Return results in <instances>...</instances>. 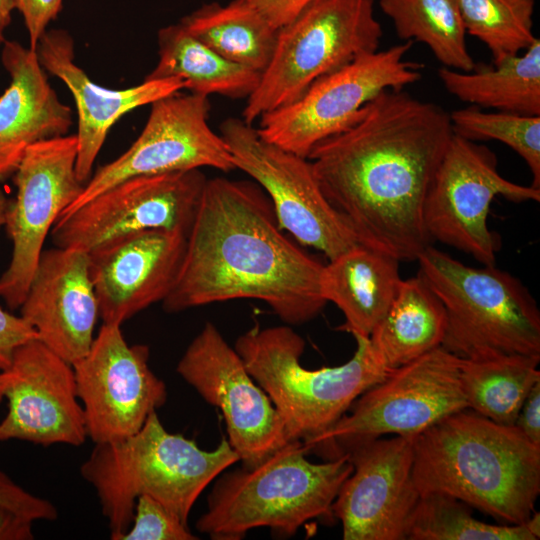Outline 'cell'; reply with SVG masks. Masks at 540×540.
I'll use <instances>...</instances> for the list:
<instances>
[{
    "label": "cell",
    "instance_id": "cell-1",
    "mask_svg": "<svg viewBox=\"0 0 540 540\" xmlns=\"http://www.w3.org/2000/svg\"><path fill=\"white\" fill-rule=\"evenodd\" d=\"M449 114L404 91L370 101L346 130L308 156L328 202L359 244L399 262L432 245L424 223L431 182L453 135Z\"/></svg>",
    "mask_w": 540,
    "mask_h": 540
},
{
    "label": "cell",
    "instance_id": "cell-2",
    "mask_svg": "<svg viewBox=\"0 0 540 540\" xmlns=\"http://www.w3.org/2000/svg\"><path fill=\"white\" fill-rule=\"evenodd\" d=\"M324 264L286 237L265 191L252 181L207 179L187 234L166 312L235 299L265 302L288 324L325 307Z\"/></svg>",
    "mask_w": 540,
    "mask_h": 540
},
{
    "label": "cell",
    "instance_id": "cell-3",
    "mask_svg": "<svg viewBox=\"0 0 540 540\" xmlns=\"http://www.w3.org/2000/svg\"><path fill=\"white\" fill-rule=\"evenodd\" d=\"M413 453L420 494H448L505 524H523L535 511L540 447L516 426L466 408L416 436Z\"/></svg>",
    "mask_w": 540,
    "mask_h": 540
},
{
    "label": "cell",
    "instance_id": "cell-4",
    "mask_svg": "<svg viewBox=\"0 0 540 540\" xmlns=\"http://www.w3.org/2000/svg\"><path fill=\"white\" fill-rule=\"evenodd\" d=\"M237 461L228 440L202 450L195 441L168 432L153 412L135 434L95 443L80 473L95 488L110 538L118 540L132 523L140 495L156 499L188 524L203 490Z\"/></svg>",
    "mask_w": 540,
    "mask_h": 540
},
{
    "label": "cell",
    "instance_id": "cell-5",
    "mask_svg": "<svg viewBox=\"0 0 540 540\" xmlns=\"http://www.w3.org/2000/svg\"><path fill=\"white\" fill-rule=\"evenodd\" d=\"M300 440H290L253 467L221 473L196 528L215 540H238L268 527L293 535L305 522L333 516L337 493L353 471L347 453L313 463Z\"/></svg>",
    "mask_w": 540,
    "mask_h": 540
},
{
    "label": "cell",
    "instance_id": "cell-6",
    "mask_svg": "<svg viewBox=\"0 0 540 540\" xmlns=\"http://www.w3.org/2000/svg\"><path fill=\"white\" fill-rule=\"evenodd\" d=\"M354 338L351 359L320 369L301 364L305 342L289 326H256L237 338L234 349L277 409L289 440L305 446L313 443L390 372L379 362L368 337Z\"/></svg>",
    "mask_w": 540,
    "mask_h": 540
},
{
    "label": "cell",
    "instance_id": "cell-7",
    "mask_svg": "<svg viewBox=\"0 0 540 540\" xmlns=\"http://www.w3.org/2000/svg\"><path fill=\"white\" fill-rule=\"evenodd\" d=\"M417 261L445 309L444 349L465 359L540 358V312L518 278L495 264L467 266L432 245Z\"/></svg>",
    "mask_w": 540,
    "mask_h": 540
},
{
    "label": "cell",
    "instance_id": "cell-8",
    "mask_svg": "<svg viewBox=\"0 0 540 540\" xmlns=\"http://www.w3.org/2000/svg\"><path fill=\"white\" fill-rule=\"evenodd\" d=\"M382 35L373 0H312L278 29L271 60L246 100L242 119L253 125L295 101L316 80L377 51Z\"/></svg>",
    "mask_w": 540,
    "mask_h": 540
},
{
    "label": "cell",
    "instance_id": "cell-9",
    "mask_svg": "<svg viewBox=\"0 0 540 540\" xmlns=\"http://www.w3.org/2000/svg\"><path fill=\"white\" fill-rule=\"evenodd\" d=\"M460 357L438 347L391 370L363 392L307 452L327 460L384 435L415 438L446 416L468 408L460 381Z\"/></svg>",
    "mask_w": 540,
    "mask_h": 540
},
{
    "label": "cell",
    "instance_id": "cell-10",
    "mask_svg": "<svg viewBox=\"0 0 540 540\" xmlns=\"http://www.w3.org/2000/svg\"><path fill=\"white\" fill-rule=\"evenodd\" d=\"M413 41L358 56L316 80L295 101L263 114L258 134L308 158L322 141L346 130L382 91L404 89L422 77L421 65L406 56Z\"/></svg>",
    "mask_w": 540,
    "mask_h": 540
},
{
    "label": "cell",
    "instance_id": "cell-11",
    "mask_svg": "<svg viewBox=\"0 0 540 540\" xmlns=\"http://www.w3.org/2000/svg\"><path fill=\"white\" fill-rule=\"evenodd\" d=\"M497 196L518 203L539 202L540 189L507 180L488 147L453 133L424 204L431 240L463 251L483 265H494L500 243L487 219Z\"/></svg>",
    "mask_w": 540,
    "mask_h": 540
},
{
    "label": "cell",
    "instance_id": "cell-12",
    "mask_svg": "<svg viewBox=\"0 0 540 540\" xmlns=\"http://www.w3.org/2000/svg\"><path fill=\"white\" fill-rule=\"evenodd\" d=\"M219 134L235 168L265 191L280 227L298 244L322 252L328 260L359 244L326 199L307 158L266 141L242 118L224 120Z\"/></svg>",
    "mask_w": 540,
    "mask_h": 540
},
{
    "label": "cell",
    "instance_id": "cell-13",
    "mask_svg": "<svg viewBox=\"0 0 540 540\" xmlns=\"http://www.w3.org/2000/svg\"><path fill=\"white\" fill-rule=\"evenodd\" d=\"M76 159L75 134L50 138L30 146L13 174L16 196L4 226L12 253L0 276V298L12 310L26 297L48 234L83 191Z\"/></svg>",
    "mask_w": 540,
    "mask_h": 540
},
{
    "label": "cell",
    "instance_id": "cell-14",
    "mask_svg": "<svg viewBox=\"0 0 540 540\" xmlns=\"http://www.w3.org/2000/svg\"><path fill=\"white\" fill-rule=\"evenodd\" d=\"M206 180L200 169L128 178L61 215L51 239L56 247L90 253L111 240L148 229L187 235Z\"/></svg>",
    "mask_w": 540,
    "mask_h": 540
},
{
    "label": "cell",
    "instance_id": "cell-15",
    "mask_svg": "<svg viewBox=\"0 0 540 540\" xmlns=\"http://www.w3.org/2000/svg\"><path fill=\"white\" fill-rule=\"evenodd\" d=\"M209 112L208 96L191 92H178L153 102L136 140L91 175L80 196L62 215L128 178L203 167L235 170L225 141L209 125Z\"/></svg>",
    "mask_w": 540,
    "mask_h": 540
},
{
    "label": "cell",
    "instance_id": "cell-16",
    "mask_svg": "<svg viewBox=\"0 0 540 540\" xmlns=\"http://www.w3.org/2000/svg\"><path fill=\"white\" fill-rule=\"evenodd\" d=\"M149 355L148 346L127 343L121 325L103 323L89 351L72 364L94 443L135 434L165 404L166 385L151 370Z\"/></svg>",
    "mask_w": 540,
    "mask_h": 540
},
{
    "label": "cell",
    "instance_id": "cell-17",
    "mask_svg": "<svg viewBox=\"0 0 540 540\" xmlns=\"http://www.w3.org/2000/svg\"><path fill=\"white\" fill-rule=\"evenodd\" d=\"M176 370L206 402L221 410L228 442L242 466L258 465L290 441L269 396L211 322L190 342Z\"/></svg>",
    "mask_w": 540,
    "mask_h": 540
},
{
    "label": "cell",
    "instance_id": "cell-18",
    "mask_svg": "<svg viewBox=\"0 0 540 540\" xmlns=\"http://www.w3.org/2000/svg\"><path fill=\"white\" fill-rule=\"evenodd\" d=\"M3 398L8 411L0 441L80 446L88 437L72 364L38 339L20 345L0 371V403Z\"/></svg>",
    "mask_w": 540,
    "mask_h": 540
},
{
    "label": "cell",
    "instance_id": "cell-19",
    "mask_svg": "<svg viewBox=\"0 0 540 540\" xmlns=\"http://www.w3.org/2000/svg\"><path fill=\"white\" fill-rule=\"evenodd\" d=\"M414 438H377L346 450L352 473L332 505L344 540H405L420 493L413 480Z\"/></svg>",
    "mask_w": 540,
    "mask_h": 540
},
{
    "label": "cell",
    "instance_id": "cell-20",
    "mask_svg": "<svg viewBox=\"0 0 540 540\" xmlns=\"http://www.w3.org/2000/svg\"><path fill=\"white\" fill-rule=\"evenodd\" d=\"M187 235L166 229L130 233L88 253L103 323L122 325L171 291Z\"/></svg>",
    "mask_w": 540,
    "mask_h": 540
},
{
    "label": "cell",
    "instance_id": "cell-21",
    "mask_svg": "<svg viewBox=\"0 0 540 540\" xmlns=\"http://www.w3.org/2000/svg\"><path fill=\"white\" fill-rule=\"evenodd\" d=\"M20 310L52 352L70 364L82 358L99 317L88 253L56 246L44 250Z\"/></svg>",
    "mask_w": 540,
    "mask_h": 540
},
{
    "label": "cell",
    "instance_id": "cell-22",
    "mask_svg": "<svg viewBox=\"0 0 540 540\" xmlns=\"http://www.w3.org/2000/svg\"><path fill=\"white\" fill-rule=\"evenodd\" d=\"M36 53L46 72L70 90L77 110V159L79 180L86 183L112 126L125 114L163 97L181 92L186 84L179 78L144 80L141 84L110 89L93 82L75 61L74 41L63 29H48Z\"/></svg>",
    "mask_w": 540,
    "mask_h": 540
},
{
    "label": "cell",
    "instance_id": "cell-23",
    "mask_svg": "<svg viewBox=\"0 0 540 540\" xmlns=\"http://www.w3.org/2000/svg\"><path fill=\"white\" fill-rule=\"evenodd\" d=\"M10 82L0 96V180L13 175L33 144L67 135L72 110L50 85L36 50L17 41L2 44Z\"/></svg>",
    "mask_w": 540,
    "mask_h": 540
},
{
    "label": "cell",
    "instance_id": "cell-24",
    "mask_svg": "<svg viewBox=\"0 0 540 540\" xmlns=\"http://www.w3.org/2000/svg\"><path fill=\"white\" fill-rule=\"evenodd\" d=\"M328 261L320 289L324 300L345 317L338 329L369 338L398 291L399 261L361 244Z\"/></svg>",
    "mask_w": 540,
    "mask_h": 540
},
{
    "label": "cell",
    "instance_id": "cell-25",
    "mask_svg": "<svg viewBox=\"0 0 540 540\" xmlns=\"http://www.w3.org/2000/svg\"><path fill=\"white\" fill-rule=\"evenodd\" d=\"M446 325L443 304L417 274L401 280L369 340L379 362L391 371L441 347Z\"/></svg>",
    "mask_w": 540,
    "mask_h": 540
},
{
    "label": "cell",
    "instance_id": "cell-26",
    "mask_svg": "<svg viewBox=\"0 0 540 540\" xmlns=\"http://www.w3.org/2000/svg\"><path fill=\"white\" fill-rule=\"evenodd\" d=\"M158 62L144 80L182 79L191 93L240 99L256 89L261 73L231 62L191 35L179 22L157 33Z\"/></svg>",
    "mask_w": 540,
    "mask_h": 540
},
{
    "label": "cell",
    "instance_id": "cell-27",
    "mask_svg": "<svg viewBox=\"0 0 540 540\" xmlns=\"http://www.w3.org/2000/svg\"><path fill=\"white\" fill-rule=\"evenodd\" d=\"M438 76L448 93L472 106L540 116L539 38L499 64H476L469 72L442 67Z\"/></svg>",
    "mask_w": 540,
    "mask_h": 540
},
{
    "label": "cell",
    "instance_id": "cell-28",
    "mask_svg": "<svg viewBox=\"0 0 540 540\" xmlns=\"http://www.w3.org/2000/svg\"><path fill=\"white\" fill-rule=\"evenodd\" d=\"M179 23L225 59L259 73L271 60L278 32L242 0L205 3Z\"/></svg>",
    "mask_w": 540,
    "mask_h": 540
},
{
    "label": "cell",
    "instance_id": "cell-29",
    "mask_svg": "<svg viewBox=\"0 0 540 540\" xmlns=\"http://www.w3.org/2000/svg\"><path fill=\"white\" fill-rule=\"evenodd\" d=\"M539 362V357L526 355L460 358L468 408L496 423L514 426L525 398L540 382Z\"/></svg>",
    "mask_w": 540,
    "mask_h": 540
},
{
    "label": "cell",
    "instance_id": "cell-30",
    "mask_svg": "<svg viewBox=\"0 0 540 540\" xmlns=\"http://www.w3.org/2000/svg\"><path fill=\"white\" fill-rule=\"evenodd\" d=\"M379 6L400 39L424 43L443 67L464 72L475 67L458 0H379Z\"/></svg>",
    "mask_w": 540,
    "mask_h": 540
},
{
    "label": "cell",
    "instance_id": "cell-31",
    "mask_svg": "<svg viewBox=\"0 0 540 540\" xmlns=\"http://www.w3.org/2000/svg\"><path fill=\"white\" fill-rule=\"evenodd\" d=\"M540 514L523 524H490L475 518L471 507L444 493L420 494L410 517L408 540H536Z\"/></svg>",
    "mask_w": 540,
    "mask_h": 540
},
{
    "label": "cell",
    "instance_id": "cell-32",
    "mask_svg": "<svg viewBox=\"0 0 540 540\" xmlns=\"http://www.w3.org/2000/svg\"><path fill=\"white\" fill-rule=\"evenodd\" d=\"M466 33L489 49L493 64L518 55L537 39L535 0H458Z\"/></svg>",
    "mask_w": 540,
    "mask_h": 540
},
{
    "label": "cell",
    "instance_id": "cell-33",
    "mask_svg": "<svg viewBox=\"0 0 540 540\" xmlns=\"http://www.w3.org/2000/svg\"><path fill=\"white\" fill-rule=\"evenodd\" d=\"M449 116L454 133L472 141L497 140L513 149L530 169L531 186L540 189V116L486 112L476 106Z\"/></svg>",
    "mask_w": 540,
    "mask_h": 540
},
{
    "label": "cell",
    "instance_id": "cell-34",
    "mask_svg": "<svg viewBox=\"0 0 540 540\" xmlns=\"http://www.w3.org/2000/svg\"><path fill=\"white\" fill-rule=\"evenodd\" d=\"M188 524L148 495L137 497L129 529L118 540H194Z\"/></svg>",
    "mask_w": 540,
    "mask_h": 540
},
{
    "label": "cell",
    "instance_id": "cell-35",
    "mask_svg": "<svg viewBox=\"0 0 540 540\" xmlns=\"http://www.w3.org/2000/svg\"><path fill=\"white\" fill-rule=\"evenodd\" d=\"M0 505L31 522L54 521L58 517V511L50 501L27 492L2 471H0Z\"/></svg>",
    "mask_w": 540,
    "mask_h": 540
},
{
    "label": "cell",
    "instance_id": "cell-36",
    "mask_svg": "<svg viewBox=\"0 0 540 540\" xmlns=\"http://www.w3.org/2000/svg\"><path fill=\"white\" fill-rule=\"evenodd\" d=\"M63 0H15L29 38V48L36 50L42 35L62 10Z\"/></svg>",
    "mask_w": 540,
    "mask_h": 540
},
{
    "label": "cell",
    "instance_id": "cell-37",
    "mask_svg": "<svg viewBox=\"0 0 540 540\" xmlns=\"http://www.w3.org/2000/svg\"><path fill=\"white\" fill-rule=\"evenodd\" d=\"M37 339L35 330L21 317L0 308V369L7 368L15 350Z\"/></svg>",
    "mask_w": 540,
    "mask_h": 540
},
{
    "label": "cell",
    "instance_id": "cell-38",
    "mask_svg": "<svg viewBox=\"0 0 540 540\" xmlns=\"http://www.w3.org/2000/svg\"><path fill=\"white\" fill-rule=\"evenodd\" d=\"M276 30L292 21L312 0H242Z\"/></svg>",
    "mask_w": 540,
    "mask_h": 540
},
{
    "label": "cell",
    "instance_id": "cell-39",
    "mask_svg": "<svg viewBox=\"0 0 540 540\" xmlns=\"http://www.w3.org/2000/svg\"><path fill=\"white\" fill-rule=\"evenodd\" d=\"M514 426L534 445L540 447V382L525 398Z\"/></svg>",
    "mask_w": 540,
    "mask_h": 540
},
{
    "label": "cell",
    "instance_id": "cell-40",
    "mask_svg": "<svg viewBox=\"0 0 540 540\" xmlns=\"http://www.w3.org/2000/svg\"><path fill=\"white\" fill-rule=\"evenodd\" d=\"M32 522L0 505V540L33 539Z\"/></svg>",
    "mask_w": 540,
    "mask_h": 540
},
{
    "label": "cell",
    "instance_id": "cell-41",
    "mask_svg": "<svg viewBox=\"0 0 540 540\" xmlns=\"http://www.w3.org/2000/svg\"><path fill=\"white\" fill-rule=\"evenodd\" d=\"M15 0H0V25L6 29L15 11Z\"/></svg>",
    "mask_w": 540,
    "mask_h": 540
},
{
    "label": "cell",
    "instance_id": "cell-42",
    "mask_svg": "<svg viewBox=\"0 0 540 540\" xmlns=\"http://www.w3.org/2000/svg\"><path fill=\"white\" fill-rule=\"evenodd\" d=\"M8 204L9 200L7 199L4 191L0 187V230L5 226Z\"/></svg>",
    "mask_w": 540,
    "mask_h": 540
},
{
    "label": "cell",
    "instance_id": "cell-43",
    "mask_svg": "<svg viewBox=\"0 0 540 540\" xmlns=\"http://www.w3.org/2000/svg\"><path fill=\"white\" fill-rule=\"evenodd\" d=\"M5 29L0 25V45H2L5 42Z\"/></svg>",
    "mask_w": 540,
    "mask_h": 540
},
{
    "label": "cell",
    "instance_id": "cell-44",
    "mask_svg": "<svg viewBox=\"0 0 540 540\" xmlns=\"http://www.w3.org/2000/svg\"><path fill=\"white\" fill-rule=\"evenodd\" d=\"M0 371H1V369H0Z\"/></svg>",
    "mask_w": 540,
    "mask_h": 540
}]
</instances>
